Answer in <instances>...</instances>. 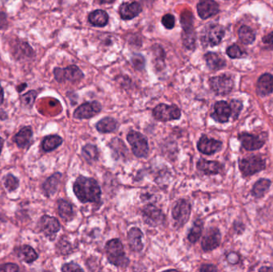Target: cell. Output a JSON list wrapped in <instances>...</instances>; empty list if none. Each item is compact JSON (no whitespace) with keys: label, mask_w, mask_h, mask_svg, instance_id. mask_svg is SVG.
Segmentation results:
<instances>
[{"label":"cell","mask_w":273,"mask_h":272,"mask_svg":"<svg viewBox=\"0 0 273 272\" xmlns=\"http://www.w3.org/2000/svg\"><path fill=\"white\" fill-rule=\"evenodd\" d=\"M141 215L144 222L151 227L161 225L166 221L162 211L153 204L145 206L141 211Z\"/></svg>","instance_id":"cell-9"},{"label":"cell","mask_w":273,"mask_h":272,"mask_svg":"<svg viewBox=\"0 0 273 272\" xmlns=\"http://www.w3.org/2000/svg\"><path fill=\"white\" fill-rule=\"evenodd\" d=\"M32 129L31 126L24 127L18 132V134L15 136V141L18 145V147L24 148L28 145L32 136Z\"/></svg>","instance_id":"cell-29"},{"label":"cell","mask_w":273,"mask_h":272,"mask_svg":"<svg viewBox=\"0 0 273 272\" xmlns=\"http://www.w3.org/2000/svg\"><path fill=\"white\" fill-rule=\"evenodd\" d=\"M260 272H263V271H273V268H264L260 269Z\"/></svg>","instance_id":"cell-53"},{"label":"cell","mask_w":273,"mask_h":272,"mask_svg":"<svg viewBox=\"0 0 273 272\" xmlns=\"http://www.w3.org/2000/svg\"><path fill=\"white\" fill-rule=\"evenodd\" d=\"M58 248L60 250L61 254L63 255L69 254V252L72 251L71 245L69 244V242L67 240L63 241V239H61L59 242Z\"/></svg>","instance_id":"cell-44"},{"label":"cell","mask_w":273,"mask_h":272,"mask_svg":"<svg viewBox=\"0 0 273 272\" xmlns=\"http://www.w3.org/2000/svg\"><path fill=\"white\" fill-rule=\"evenodd\" d=\"M231 116V108L229 104L224 101L217 102L214 105V112L211 118L219 123L228 122Z\"/></svg>","instance_id":"cell-17"},{"label":"cell","mask_w":273,"mask_h":272,"mask_svg":"<svg viewBox=\"0 0 273 272\" xmlns=\"http://www.w3.org/2000/svg\"><path fill=\"white\" fill-rule=\"evenodd\" d=\"M63 143V139L58 135H51L46 136L43 141V149L46 152H51L60 146Z\"/></svg>","instance_id":"cell-31"},{"label":"cell","mask_w":273,"mask_h":272,"mask_svg":"<svg viewBox=\"0 0 273 272\" xmlns=\"http://www.w3.org/2000/svg\"><path fill=\"white\" fill-rule=\"evenodd\" d=\"M119 127V123L115 119L106 117L104 119L99 120V122L96 124V129L98 131L102 134H108V133H112Z\"/></svg>","instance_id":"cell-26"},{"label":"cell","mask_w":273,"mask_h":272,"mask_svg":"<svg viewBox=\"0 0 273 272\" xmlns=\"http://www.w3.org/2000/svg\"><path fill=\"white\" fill-rule=\"evenodd\" d=\"M209 85L211 89L217 95H227L232 91L234 83L230 77L220 75L211 78L209 79Z\"/></svg>","instance_id":"cell-10"},{"label":"cell","mask_w":273,"mask_h":272,"mask_svg":"<svg viewBox=\"0 0 273 272\" xmlns=\"http://www.w3.org/2000/svg\"><path fill=\"white\" fill-rule=\"evenodd\" d=\"M8 25L7 17L6 14L0 11V30L5 29Z\"/></svg>","instance_id":"cell-46"},{"label":"cell","mask_w":273,"mask_h":272,"mask_svg":"<svg viewBox=\"0 0 273 272\" xmlns=\"http://www.w3.org/2000/svg\"><path fill=\"white\" fill-rule=\"evenodd\" d=\"M58 214L61 218L69 222L74 217V211L71 204L65 200H59L58 202Z\"/></svg>","instance_id":"cell-28"},{"label":"cell","mask_w":273,"mask_h":272,"mask_svg":"<svg viewBox=\"0 0 273 272\" xmlns=\"http://www.w3.org/2000/svg\"><path fill=\"white\" fill-rule=\"evenodd\" d=\"M182 25V38L184 46L188 50H194L196 47L197 35L193 29V16L190 11H184L181 16Z\"/></svg>","instance_id":"cell-3"},{"label":"cell","mask_w":273,"mask_h":272,"mask_svg":"<svg viewBox=\"0 0 273 272\" xmlns=\"http://www.w3.org/2000/svg\"><path fill=\"white\" fill-rule=\"evenodd\" d=\"M203 222L201 220H197L193 223V227L189 230L188 235V239L192 243H197L202 237V230H203Z\"/></svg>","instance_id":"cell-35"},{"label":"cell","mask_w":273,"mask_h":272,"mask_svg":"<svg viewBox=\"0 0 273 272\" xmlns=\"http://www.w3.org/2000/svg\"><path fill=\"white\" fill-rule=\"evenodd\" d=\"M89 22L94 27H103L107 25L109 16L105 11L96 10L89 15Z\"/></svg>","instance_id":"cell-27"},{"label":"cell","mask_w":273,"mask_h":272,"mask_svg":"<svg viewBox=\"0 0 273 272\" xmlns=\"http://www.w3.org/2000/svg\"><path fill=\"white\" fill-rule=\"evenodd\" d=\"M73 189L82 203H99L101 200V188L94 179L79 176L74 183Z\"/></svg>","instance_id":"cell-1"},{"label":"cell","mask_w":273,"mask_h":272,"mask_svg":"<svg viewBox=\"0 0 273 272\" xmlns=\"http://www.w3.org/2000/svg\"><path fill=\"white\" fill-rule=\"evenodd\" d=\"M222 240V235L219 229L211 228L206 232L202 242L203 251L205 252H211L218 248Z\"/></svg>","instance_id":"cell-13"},{"label":"cell","mask_w":273,"mask_h":272,"mask_svg":"<svg viewBox=\"0 0 273 272\" xmlns=\"http://www.w3.org/2000/svg\"><path fill=\"white\" fill-rule=\"evenodd\" d=\"M224 30L220 25H210L205 30L203 41L206 45L210 47H215L222 43L224 38Z\"/></svg>","instance_id":"cell-11"},{"label":"cell","mask_w":273,"mask_h":272,"mask_svg":"<svg viewBox=\"0 0 273 272\" xmlns=\"http://www.w3.org/2000/svg\"><path fill=\"white\" fill-rule=\"evenodd\" d=\"M132 63L134 64V67H135V69H138V70L143 69L145 64H146L145 58L141 54H135L133 56Z\"/></svg>","instance_id":"cell-42"},{"label":"cell","mask_w":273,"mask_h":272,"mask_svg":"<svg viewBox=\"0 0 273 272\" xmlns=\"http://www.w3.org/2000/svg\"><path fill=\"white\" fill-rule=\"evenodd\" d=\"M265 167V161L260 156H249L239 161V170L244 176H250L264 170Z\"/></svg>","instance_id":"cell-6"},{"label":"cell","mask_w":273,"mask_h":272,"mask_svg":"<svg viewBox=\"0 0 273 272\" xmlns=\"http://www.w3.org/2000/svg\"><path fill=\"white\" fill-rule=\"evenodd\" d=\"M54 75L55 80L61 83H79L84 77L83 71L75 65L69 66L66 68L56 67L54 69Z\"/></svg>","instance_id":"cell-5"},{"label":"cell","mask_w":273,"mask_h":272,"mask_svg":"<svg viewBox=\"0 0 273 272\" xmlns=\"http://www.w3.org/2000/svg\"><path fill=\"white\" fill-rule=\"evenodd\" d=\"M2 145H3V140H2V137H0V153L2 151Z\"/></svg>","instance_id":"cell-52"},{"label":"cell","mask_w":273,"mask_h":272,"mask_svg":"<svg viewBox=\"0 0 273 272\" xmlns=\"http://www.w3.org/2000/svg\"><path fill=\"white\" fill-rule=\"evenodd\" d=\"M239 40L244 45H250L255 41L256 34L250 27L242 26L238 31Z\"/></svg>","instance_id":"cell-34"},{"label":"cell","mask_w":273,"mask_h":272,"mask_svg":"<svg viewBox=\"0 0 273 272\" xmlns=\"http://www.w3.org/2000/svg\"><path fill=\"white\" fill-rule=\"evenodd\" d=\"M239 140L241 142L242 146L245 150L253 151L259 150L264 145V139L261 136H255L253 134L242 133L239 135Z\"/></svg>","instance_id":"cell-16"},{"label":"cell","mask_w":273,"mask_h":272,"mask_svg":"<svg viewBox=\"0 0 273 272\" xmlns=\"http://www.w3.org/2000/svg\"><path fill=\"white\" fill-rule=\"evenodd\" d=\"M143 233L137 228H132L128 232V243L130 248L133 252H141L143 249L144 245L141 239Z\"/></svg>","instance_id":"cell-21"},{"label":"cell","mask_w":273,"mask_h":272,"mask_svg":"<svg viewBox=\"0 0 273 272\" xmlns=\"http://www.w3.org/2000/svg\"><path fill=\"white\" fill-rule=\"evenodd\" d=\"M206 64L211 70H219L226 66V62L219 54L214 52H208L205 55Z\"/></svg>","instance_id":"cell-24"},{"label":"cell","mask_w":273,"mask_h":272,"mask_svg":"<svg viewBox=\"0 0 273 272\" xmlns=\"http://www.w3.org/2000/svg\"><path fill=\"white\" fill-rule=\"evenodd\" d=\"M197 170L205 175L219 174L223 170V165L217 161H207L201 159L197 164Z\"/></svg>","instance_id":"cell-20"},{"label":"cell","mask_w":273,"mask_h":272,"mask_svg":"<svg viewBox=\"0 0 273 272\" xmlns=\"http://www.w3.org/2000/svg\"><path fill=\"white\" fill-rule=\"evenodd\" d=\"M127 141L131 145L133 153L135 154L136 157L141 158L148 156L150 150L148 140L143 134L131 130L127 134Z\"/></svg>","instance_id":"cell-4"},{"label":"cell","mask_w":273,"mask_h":272,"mask_svg":"<svg viewBox=\"0 0 273 272\" xmlns=\"http://www.w3.org/2000/svg\"><path fill=\"white\" fill-rule=\"evenodd\" d=\"M18 256L21 260L30 263L35 261L38 258V255L32 247L25 245L18 248Z\"/></svg>","instance_id":"cell-30"},{"label":"cell","mask_w":273,"mask_h":272,"mask_svg":"<svg viewBox=\"0 0 273 272\" xmlns=\"http://www.w3.org/2000/svg\"><path fill=\"white\" fill-rule=\"evenodd\" d=\"M270 186H271V181H269L268 179L259 180L255 185H253L252 194L255 197L260 198L261 196H264V193L268 191Z\"/></svg>","instance_id":"cell-33"},{"label":"cell","mask_w":273,"mask_h":272,"mask_svg":"<svg viewBox=\"0 0 273 272\" xmlns=\"http://www.w3.org/2000/svg\"><path fill=\"white\" fill-rule=\"evenodd\" d=\"M201 272H217V268L214 265L211 264H205L200 268Z\"/></svg>","instance_id":"cell-48"},{"label":"cell","mask_w":273,"mask_h":272,"mask_svg":"<svg viewBox=\"0 0 273 272\" xmlns=\"http://www.w3.org/2000/svg\"><path fill=\"white\" fill-rule=\"evenodd\" d=\"M18 267L15 263H7L0 265V272H18Z\"/></svg>","instance_id":"cell-45"},{"label":"cell","mask_w":273,"mask_h":272,"mask_svg":"<svg viewBox=\"0 0 273 272\" xmlns=\"http://www.w3.org/2000/svg\"><path fill=\"white\" fill-rule=\"evenodd\" d=\"M18 180L16 178V176L13 175L9 174L6 177V181H5V187H7V189L10 192L15 191L17 189L18 187Z\"/></svg>","instance_id":"cell-39"},{"label":"cell","mask_w":273,"mask_h":272,"mask_svg":"<svg viewBox=\"0 0 273 272\" xmlns=\"http://www.w3.org/2000/svg\"><path fill=\"white\" fill-rule=\"evenodd\" d=\"M114 152L116 153L117 156H125V153H127V148L125 145V143L122 142L121 140L119 138H114L113 141H110L109 145Z\"/></svg>","instance_id":"cell-36"},{"label":"cell","mask_w":273,"mask_h":272,"mask_svg":"<svg viewBox=\"0 0 273 272\" xmlns=\"http://www.w3.org/2000/svg\"><path fill=\"white\" fill-rule=\"evenodd\" d=\"M12 54L16 59L31 58L34 56V52L30 45L23 41L18 40L13 45Z\"/></svg>","instance_id":"cell-23"},{"label":"cell","mask_w":273,"mask_h":272,"mask_svg":"<svg viewBox=\"0 0 273 272\" xmlns=\"http://www.w3.org/2000/svg\"><path fill=\"white\" fill-rule=\"evenodd\" d=\"M105 255L108 261L117 268H126L130 260L125 255L124 247L121 240L119 239H113L105 243Z\"/></svg>","instance_id":"cell-2"},{"label":"cell","mask_w":273,"mask_h":272,"mask_svg":"<svg viewBox=\"0 0 273 272\" xmlns=\"http://www.w3.org/2000/svg\"><path fill=\"white\" fill-rule=\"evenodd\" d=\"M61 179H62V174L59 172L54 173V175H52L47 179L43 186V192L45 193L46 196H52L57 192L58 186L60 185Z\"/></svg>","instance_id":"cell-25"},{"label":"cell","mask_w":273,"mask_h":272,"mask_svg":"<svg viewBox=\"0 0 273 272\" xmlns=\"http://www.w3.org/2000/svg\"><path fill=\"white\" fill-rule=\"evenodd\" d=\"M197 10L202 19H207L219 12V5L214 0H200Z\"/></svg>","instance_id":"cell-15"},{"label":"cell","mask_w":273,"mask_h":272,"mask_svg":"<svg viewBox=\"0 0 273 272\" xmlns=\"http://www.w3.org/2000/svg\"><path fill=\"white\" fill-rule=\"evenodd\" d=\"M36 96H37V92L34 91V90H31V91L27 92V94L23 95L21 98V100H22L23 104H24L26 106L32 107V105H34Z\"/></svg>","instance_id":"cell-37"},{"label":"cell","mask_w":273,"mask_h":272,"mask_svg":"<svg viewBox=\"0 0 273 272\" xmlns=\"http://www.w3.org/2000/svg\"><path fill=\"white\" fill-rule=\"evenodd\" d=\"M153 116L160 121L178 120L182 116L181 109L177 105L160 104L153 110Z\"/></svg>","instance_id":"cell-7"},{"label":"cell","mask_w":273,"mask_h":272,"mask_svg":"<svg viewBox=\"0 0 273 272\" xmlns=\"http://www.w3.org/2000/svg\"><path fill=\"white\" fill-rule=\"evenodd\" d=\"M60 228V223L56 218L49 216H44L41 218L40 228L47 237L51 238L55 237Z\"/></svg>","instance_id":"cell-18"},{"label":"cell","mask_w":273,"mask_h":272,"mask_svg":"<svg viewBox=\"0 0 273 272\" xmlns=\"http://www.w3.org/2000/svg\"><path fill=\"white\" fill-rule=\"evenodd\" d=\"M191 205L186 200L177 201L172 208V216L175 221V226L177 228L182 227L186 224L190 217Z\"/></svg>","instance_id":"cell-8"},{"label":"cell","mask_w":273,"mask_h":272,"mask_svg":"<svg viewBox=\"0 0 273 272\" xmlns=\"http://www.w3.org/2000/svg\"><path fill=\"white\" fill-rule=\"evenodd\" d=\"M82 154H83V157L85 161H87L88 163H93L94 161L99 160V150L95 145H90V144L85 145L83 148Z\"/></svg>","instance_id":"cell-32"},{"label":"cell","mask_w":273,"mask_h":272,"mask_svg":"<svg viewBox=\"0 0 273 272\" xmlns=\"http://www.w3.org/2000/svg\"><path fill=\"white\" fill-rule=\"evenodd\" d=\"M263 43L273 48V32L267 34L263 38Z\"/></svg>","instance_id":"cell-47"},{"label":"cell","mask_w":273,"mask_h":272,"mask_svg":"<svg viewBox=\"0 0 273 272\" xmlns=\"http://www.w3.org/2000/svg\"><path fill=\"white\" fill-rule=\"evenodd\" d=\"M3 99H4V94H3V89L0 85V105H2L3 102Z\"/></svg>","instance_id":"cell-49"},{"label":"cell","mask_w":273,"mask_h":272,"mask_svg":"<svg viewBox=\"0 0 273 272\" xmlns=\"http://www.w3.org/2000/svg\"><path fill=\"white\" fill-rule=\"evenodd\" d=\"M102 110V105L99 102L83 103L75 109L74 118L77 119H90L96 116Z\"/></svg>","instance_id":"cell-12"},{"label":"cell","mask_w":273,"mask_h":272,"mask_svg":"<svg viewBox=\"0 0 273 272\" xmlns=\"http://www.w3.org/2000/svg\"><path fill=\"white\" fill-rule=\"evenodd\" d=\"M27 87V85H26V83H23V85H21L20 86H19V87L18 88V91L21 92V91H23V89H24V88Z\"/></svg>","instance_id":"cell-51"},{"label":"cell","mask_w":273,"mask_h":272,"mask_svg":"<svg viewBox=\"0 0 273 272\" xmlns=\"http://www.w3.org/2000/svg\"><path fill=\"white\" fill-rule=\"evenodd\" d=\"M197 149L202 153L205 155H213L222 150V142L203 135L201 136V138L197 142Z\"/></svg>","instance_id":"cell-14"},{"label":"cell","mask_w":273,"mask_h":272,"mask_svg":"<svg viewBox=\"0 0 273 272\" xmlns=\"http://www.w3.org/2000/svg\"><path fill=\"white\" fill-rule=\"evenodd\" d=\"M229 105L231 108V116L233 117V119H238L239 113L243 109L242 103L238 100H232Z\"/></svg>","instance_id":"cell-38"},{"label":"cell","mask_w":273,"mask_h":272,"mask_svg":"<svg viewBox=\"0 0 273 272\" xmlns=\"http://www.w3.org/2000/svg\"><path fill=\"white\" fill-rule=\"evenodd\" d=\"M256 92L260 96L264 97L273 92V76L270 74H264L259 78L256 84Z\"/></svg>","instance_id":"cell-22"},{"label":"cell","mask_w":273,"mask_h":272,"mask_svg":"<svg viewBox=\"0 0 273 272\" xmlns=\"http://www.w3.org/2000/svg\"><path fill=\"white\" fill-rule=\"evenodd\" d=\"M228 57L233 59L235 58H240L243 56V52L238 47V45L233 44L231 47H228L226 51Z\"/></svg>","instance_id":"cell-40"},{"label":"cell","mask_w":273,"mask_h":272,"mask_svg":"<svg viewBox=\"0 0 273 272\" xmlns=\"http://www.w3.org/2000/svg\"><path fill=\"white\" fill-rule=\"evenodd\" d=\"M97 1L100 4H104V3H111V2H114L115 0H97Z\"/></svg>","instance_id":"cell-50"},{"label":"cell","mask_w":273,"mask_h":272,"mask_svg":"<svg viewBox=\"0 0 273 272\" xmlns=\"http://www.w3.org/2000/svg\"><path fill=\"white\" fill-rule=\"evenodd\" d=\"M161 22L166 29H172L175 26L174 16L171 14H167L161 18Z\"/></svg>","instance_id":"cell-41"},{"label":"cell","mask_w":273,"mask_h":272,"mask_svg":"<svg viewBox=\"0 0 273 272\" xmlns=\"http://www.w3.org/2000/svg\"><path fill=\"white\" fill-rule=\"evenodd\" d=\"M141 7L137 2H124L120 6L119 14L124 20H130L141 12Z\"/></svg>","instance_id":"cell-19"},{"label":"cell","mask_w":273,"mask_h":272,"mask_svg":"<svg viewBox=\"0 0 273 272\" xmlns=\"http://www.w3.org/2000/svg\"><path fill=\"white\" fill-rule=\"evenodd\" d=\"M62 271L65 272H83V269L81 268L79 264L71 262V263H66V264H64V265L63 266V268H62Z\"/></svg>","instance_id":"cell-43"}]
</instances>
